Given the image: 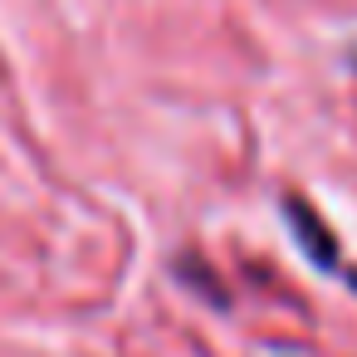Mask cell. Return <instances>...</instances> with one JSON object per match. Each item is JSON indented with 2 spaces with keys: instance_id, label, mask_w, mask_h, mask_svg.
Segmentation results:
<instances>
[{
  "instance_id": "1",
  "label": "cell",
  "mask_w": 357,
  "mask_h": 357,
  "mask_svg": "<svg viewBox=\"0 0 357 357\" xmlns=\"http://www.w3.org/2000/svg\"><path fill=\"white\" fill-rule=\"evenodd\" d=\"M279 215H284V225H289V235H294L298 255H303V259H308L318 274H347L342 245H337L333 225L318 215V206H313L308 196H298V191H284V196H279Z\"/></svg>"
},
{
  "instance_id": "2",
  "label": "cell",
  "mask_w": 357,
  "mask_h": 357,
  "mask_svg": "<svg viewBox=\"0 0 357 357\" xmlns=\"http://www.w3.org/2000/svg\"><path fill=\"white\" fill-rule=\"evenodd\" d=\"M172 274H176L191 294H201L211 308H220V313L230 308V289L215 279V264H211L201 250H176V255H172Z\"/></svg>"
},
{
  "instance_id": "3",
  "label": "cell",
  "mask_w": 357,
  "mask_h": 357,
  "mask_svg": "<svg viewBox=\"0 0 357 357\" xmlns=\"http://www.w3.org/2000/svg\"><path fill=\"white\" fill-rule=\"evenodd\" d=\"M352 69H357V59H352Z\"/></svg>"
}]
</instances>
